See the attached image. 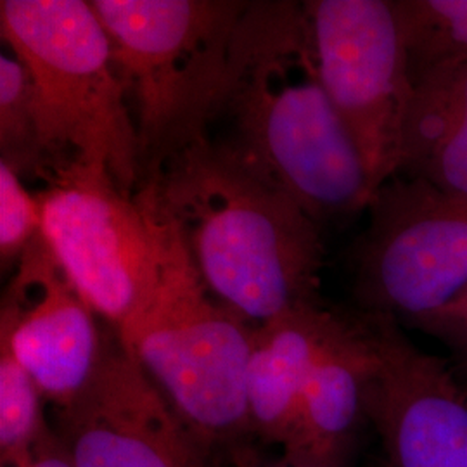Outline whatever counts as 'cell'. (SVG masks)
I'll return each mask as SVG.
<instances>
[{"mask_svg": "<svg viewBox=\"0 0 467 467\" xmlns=\"http://www.w3.org/2000/svg\"><path fill=\"white\" fill-rule=\"evenodd\" d=\"M370 351L366 412L389 467H467V383L449 360L420 350L397 318L358 320Z\"/></svg>", "mask_w": 467, "mask_h": 467, "instance_id": "9", "label": "cell"}, {"mask_svg": "<svg viewBox=\"0 0 467 467\" xmlns=\"http://www.w3.org/2000/svg\"><path fill=\"white\" fill-rule=\"evenodd\" d=\"M384 467H389V466H384Z\"/></svg>", "mask_w": 467, "mask_h": 467, "instance_id": "22", "label": "cell"}, {"mask_svg": "<svg viewBox=\"0 0 467 467\" xmlns=\"http://www.w3.org/2000/svg\"><path fill=\"white\" fill-rule=\"evenodd\" d=\"M223 117L231 139L320 227L368 212L376 191L320 82L305 2H248L231 44Z\"/></svg>", "mask_w": 467, "mask_h": 467, "instance_id": "2", "label": "cell"}, {"mask_svg": "<svg viewBox=\"0 0 467 467\" xmlns=\"http://www.w3.org/2000/svg\"><path fill=\"white\" fill-rule=\"evenodd\" d=\"M4 44L28 67L47 170L84 163L139 185V142L111 40L90 2L2 0ZM42 179V182H44Z\"/></svg>", "mask_w": 467, "mask_h": 467, "instance_id": "4", "label": "cell"}, {"mask_svg": "<svg viewBox=\"0 0 467 467\" xmlns=\"http://www.w3.org/2000/svg\"><path fill=\"white\" fill-rule=\"evenodd\" d=\"M347 324L312 303L254 326L246 374L250 431L285 447L296 424L303 388L322 351Z\"/></svg>", "mask_w": 467, "mask_h": 467, "instance_id": "12", "label": "cell"}, {"mask_svg": "<svg viewBox=\"0 0 467 467\" xmlns=\"http://www.w3.org/2000/svg\"><path fill=\"white\" fill-rule=\"evenodd\" d=\"M370 370L368 339L358 320H347L303 388L291 440L284 451L345 457L366 412Z\"/></svg>", "mask_w": 467, "mask_h": 467, "instance_id": "14", "label": "cell"}, {"mask_svg": "<svg viewBox=\"0 0 467 467\" xmlns=\"http://www.w3.org/2000/svg\"><path fill=\"white\" fill-rule=\"evenodd\" d=\"M208 291L258 326L320 303V225L233 139H201L140 187Z\"/></svg>", "mask_w": 467, "mask_h": 467, "instance_id": "1", "label": "cell"}, {"mask_svg": "<svg viewBox=\"0 0 467 467\" xmlns=\"http://www.w3.org/2000/svg\"><path fill=\"white\" fill-rule=\"evenodd\" d=\"M318 77L378 191L400 173L412 67L397 0H308Z\"/></svg>", "mask_w": 467, "mask_h": 467, "instance_id": "7", "label": "cell"}, {"mask_svg": "<svg viewBox=\"0 0 467 467\" xmlns=\"http://www.w3.org/2000/svg\"><path fill=\"white\" fill-rule=\"evenodd\" d=\"M111 40L139 142L137 191L175 154L210 137L234 32L248 2L92 0Z\"/></svg>", "mask_w": 467, "mask_h": 467, "instance_id": "3", "label": "cell"}, {"mask_svg": "<svg viewBox=\"0 0 467 467\" xmlns=\"http://www.w3.org/2000/svg\"><path fill=\"white\" fill-rule=\"evenodd\" d=\"M42 235L69 284L129 350L160 289L168 227L102 168L67 163L35 191Z\"/></svg>", "mask_w": 467, "mask_h": 467, "instance_id": "5", "label": "cell"}, {"mask_svg": "<svg viewBox=\"0 0 467 467\" xmlns=\"http://www.w3.org/2000/svg\"><path fill=\"white\" fill-rule=\"evenodd\" d=\"M355 256V291L368 314H431L467 287V201L397 175L368 208Z\"/></svg>", "mask_w": 467, "mask_h": 467, "instance_id": "8", "label": "cell"}, {"mask_svg": "<svg viewBox=\"0 0 467 467\" xmlns=\"http://www.w3.org/2000/svg\"><path fill=\"white\" fill-rule=\"evenodd\" d=\"M42 235V206L36 192L5 163H0V267L11 272Z\"/></svg>", "mask_w": 467, "mask_h": 467, "instance_id": "18", "label": "cell"}, {"mask_svg": "<svg viewBox=\"0 0 467 467\" xmlns=\"http://www.w3.org/2000/svg\"><path fill=\"white\" fill-rule=\"evenodd\" d=\"M0 163L23 181L42 182L47 170L34 80L11 50L0 56Z\"/></svg>", "mask_w": 467, "mask_h": 467, "instance_id": "15", "label": "cell"}, {"mask_svg": "<svg viewBox=\"0 0 467 467\" xmlns=\"http://www.w3.org/2000/svg\"><path fill=\"white\" fill-rule=\"evenodd\" d=\"M409 326L445 345L453 355V368L467 383V287L445 306L410 320Z\"/></svg>", "mask_w": 467, "mask_h": 467, "instance_id": "19", "label": "cell"}, {"mask_svg": "<svg viewBox=\"0 0 467 467\" xmlns=\"http://www.w3.org/2000/svg\"><path fill=\"white\" fill-rule=\"evenodd\" d=\"M410 67L467 59V0H397Z\"/></svg>", "mask_w": 467, "mask_h": 467, "instance_id": "17", "label": "cell"}, {"mask_svg": "<svg viewBox=\"0 0 467 467\" xmlns=\"http://www.w3.org/2000/svg\"><path fill=\"white\" fill-rule=\"evenodd\" d=\"M44 397L32 376L0 341V462L9 464L34 449L50 428L42 412Z\"/></svg>", "mask_w": 467, "mask_h": 467, "instance_id": "16", "label": "cell"}, {"mask_svg": "<svg viewBox=\"0 0 467 467\" xmlns=\"http://www.w3.org/2000/svg\"><path fill=\"white\" fill-rule=\"evenodd\" d=\"M75 467H206L194 433L117 339L84 395L57 410Z\"/></svg>", "mask_w": 467, "mask_h": 467, "instance_id": "11", "label": "cell"}, {"mask_svg": "<svg viewBox=\"0 0 467 467\" xmlns=\"http://www.w3.org/2000/svg\"><path fill=\"white\" fill-rule=\"evenodd\" d=\"M2 467H75V462L61 434L49 430L32 451Z\"/></svg>", "mask_w": 467, "mask_h": 467, "instance_id": "20", "label": "cell"}, {"mask_svg": "<svg viewBox=\"0 0 467 467\" xmlns=\"http://www.w3.org/2000/svg\"><path fill=\"white\" fill-rule=\"evenodd\" d=\"M399 175L467 201V59L412 67Z\"/></svg>", "mask_w": 467, "mask_h": 467, "instance_id": "13", "label": "cell"}, {"mask_svg": "<svg viewBox=\"0 0 467 467\" xmlns=\"http://www.w3.org/2000/svg\"><path fill=\"white\" fill-rule=\"evenodd\" d=\"M167 227L160 289L127 351L201 441L233 438L250 431L246 374L254 324L208 291Z\"/></svg>", "mask_w": 467, "mask_h": 467, "instance_id": "6", "label": "cell"}, {"mask_svg": "<svg viewBox=\"0 0 467 467\" xmlns=\"http://www.w3.org/2000/svg\"><path fill=\"white\" fill-rule=\"evenodd\" d=\"M265 467H347L345 457H320L310 453L284 451L283 457Z\"/></svg>", "mask_w": 467, "mask_h": 467, "instance_id": "21", "label": "cell"}, {"mask_svg": "<svg viewBox=\"0 0 467 467\" xmlns=\"http://www.w3.org/2000/svg\"><path fill=\"white\" fill-rule=\"evenodd\" d=\"M117 339L115 329L69 284L40 235L4 289L0 341L32 376L44 400L57 410L78 400Z\"/></svg>", "mask_w": 467, "mask_h": 467, "instance_id": "10", "label": "cell"}]
</instances>
